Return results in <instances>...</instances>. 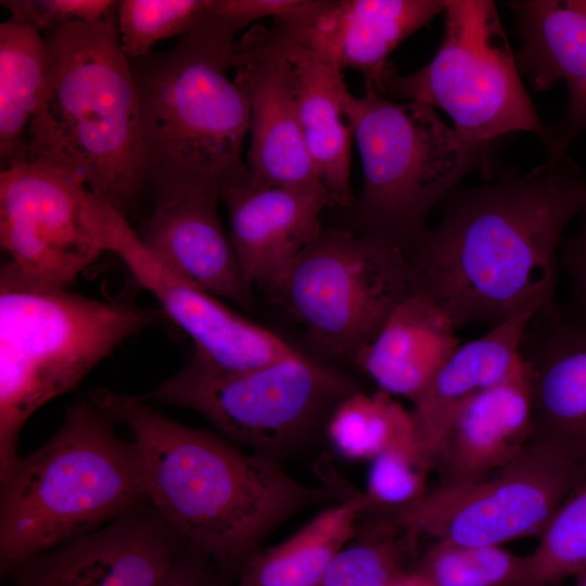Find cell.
I'll return each instance as SVG.
<instances>
[{"label":"cell","mask_w":586,"mask_h":586,"mask_svg":"<svg viewBox=\"0 0 586 586\" xmlns=\"http://www.w3.org/2000/svg\"><path fill=\"white\" fill-rule=\"evenodd\" d=\"M532 434V381L521 369L502 383L462 404L453 416L433 458L441 485L486 476L512 462Z\"/></svg>","instance_id":"obj_21"},{"label":"cell","mask_w":586,"mask_h":586,"mask_svg":"<svg viewBox=\"0 0 586 586\" xmlns=\"http://www.w3.org/2000/svg\"><path fill=\"white\" fill-rule=\"evenodd\" d=\"M455 330L435 302L416 292L392 310L354 364L379 391L413 404L460 345Z\"/></svg>","instance_id":"obj_22"},{"label":"cell","mask_w":586,"mask_h":586,"mask_svg":"<svg viewBox=\"0 0 586 586\" xmlns=\"http://www.w3.org/2000/svg\"><path fill=\"white\" fill-rule=\"evenodd\" d=\"M443 13L444 35L434 58L406 76L392 65L382 95L442 109L459 133L482 143L530 131L548 146L550 127L521 81L495 2L445 0Z\"/></svg>","instance_id":"obj_9"},{"label":"cell","mask_w":586,"mask_h":586,"mask_svg":"<svg viewBox=\"0 0 586 586\" xmlns=\"http://www.w3.org/2000/svg\"><path fill=\"white\" fill-rule=\"evenodd\" d=\"M219 200L189 194L154 203L151 215L136 231L168 271L242 309H251L254 289L220 221Z\"/></svg>","instance_id":"obj_19"},{"label":"cell","mask_w":586,"mask_h":586,"mask_svg":"<svg viewBox=\"0 0 586 586\" xmlns=\"http://www.w3.org/2000/svg\"><path fill=\"white\" fill-rule=\"evenodd\" d=\"M526 559L501 546L434 540L410 572L424 586H511Z\"/></svg>","instance_id":"obj_29"},{"label":"cell","mask_w":586,"mask_h":586,"mask_svg":"<svg viewBox=\"0 0 586 586\" xmlns=\"http://www.w3.org/2000/svg\"><path fill=\"white\" fill-rule=\"evenodd\" d=\"M90 398L69 406L60 429L2 472L3 574L148 505L135 443Z\"/></svg>","instance_id":"obj_4"},{"label":"cell","mask_w":586,"mask_h":586,"mask_svg":"<svg viewBox=\"0 0 586 586\" xmlns=\"http://www.w3.org/2000/svg\"><path fill=\"white\" fill-rule=\"evenodd\" d=\"M220 200L242 272L262 292L322 230L320 215L332 205L322 184L259 188L246 182Z\"/></svg>","instance_id":"obj_18"},{"label":"cell","mask_w":586,"mask_h":586,"mask_svg":"<svg viewBox=\"0 0 586 586\" xmlns=\"http://www.w3.org/2000/svg\"><path fill=\"white\" fill-rule=\"evenodd\" d=\"M577 216L575 231L560 242L559 260L571 282L574 319L586 320V205Z\"/></svg>","instance_id":"obj_34"},{"label":"cell","mask_w":586,"mask_h":586,"mask_svg":"<svg viewBox=\"0 0 586 586\" xmlns=\"http://www.w3.org/2000/svg\"><path fill=\"white\" fill-rule=\"evenodd\" d=\"M532 318L531 315L514 317L481 337L459 345L412 404L410 416L416 440L431 466L458 408L521 369L520 343Z\"/></svg>","instance_id":"obj_23"},{"label":"cell","mask_w":586,"mask_h":586,"mask_svg":"<svg viewBox=\"0 0 586 586\" xmlns=\"http://www.w3.org/2000/svg\"><path fill=\"white\" fill-rule=\"evenodd\" d=\"M335 369L298 349L269 364L231 373L188 362L149 398L191 409L226 438L277 460L304 442L336 404L357 391Z\"/></svg>","instance_id":"obj_10"},{"label":"cell","mask_w":586,"mask_h":586,"mask_svg":"<svg viewBox=\"0 0 586 586\" xmlns=\"http://www.w3.org/2000/svg\"><path fill=\"white\" fill-rule=\"evenodd\" d=\"M409 256L417 292L458 328H495L557 311V255L566 225L586 205V179L566 156L531 174L457 187Z\"/></svg>","instance_id":"obj_1"},{"label":"cell","mask_w":586,"mask_h":586,"mask_svg":"<svg viewBox=\"0 0 586 586\" xmlns=\"http://www.w3.org/2000/svg\"><path fill=\"white\" fill-rule=\"evenodd\" d=\"M230 63L251 112L246 183L322 184L302 136L288 37L280 24H255L245 30L233 46Z\"/></svg>","instance_id":"obj_14"},{"label":"cell","mask_w":586,"mask_h":586,"mask_svg":"<svg viewBox=\"0 0 586 586\" xmlns=\"http://www.w3.org/2000/svg\"><path fill=\"white\" fill-rule=\"evenodd\" d=\"M101 200L75 174L23 158L0 173V246L4 263L36 283L68 289L105 253Z\"/></svg>","instance_id":"obj_12"},{"label":"cell","mask_w":586,"mask_h":586,"mask_svg":"<svg viewBox=\"0 0 586 586\" xmlns=\"http://www.w3.org/2000/svg\"><path fill=\"white\" fill-rule=\"evenodd\" d=\"M327 435L345 459L369 462L393 444L416 437L410 410L385 392L359 390L333 408L327 419Z\"/></svg>","instance_id":"obj_27"},{"label":"cell","mask_w":586,"mask_h":586,"mask_svg":"<svg viewBox=\"0 0 586 586\" xmlns=\"http://www.w3.org/2000/svg\"><path fill=\"white\" fill-rule=\"evenodd\" d=\"M337 496L280 544L255 552L237 573L238 586H317L337 553L354 538L367 512L362 493L331 479Z\"/></svg>","instance_id":"obj_25"},{"label":"cell","mask_w":586,"mask_h":586,"mask_svg":"<svg viewBox=\"0 0 586 586\" xmlns=\"http://www.w3.org/2000/svg\"><path fill=\"white\" fill-rule=\"evenodd\" d=\"M520 355L532 381L528 445L586 474V320L535 315Z\"/></svg>","instance_id":"obj_16"},{"label":"cell","mask_w":586,"mask_h":586,"mask_svg":"<svg viewBox=\"0 0 586 586\" xmlns=\"http://www.w3.org/2000/svg\"><path fill=\"white\" fill-rule=\"evenodd\" d=\"M48 75L25 158L77 175L124 216L145 190L137 86L116 13L43 35Z\"/></svg>","instance_id":"obj_3"},{"label":"cell","mask_w":586,"mask_h":586,"mask_svg":"<svg viewBox=\"0 0 586 586\" xmlns=\"http://www.w3.org/2000/svg\"><path fill=\"white\" fill-rule=\"evenodd\" d=\"M48 63L42 35L13 18L0 24L1 169L25 158L28 131L46 87Z\"/></svg>","instance_id":"obj_26"},{"label":"cell","mask_w":586,"mask_h":586,"mask_svg":"<svg viewBox=\"0 0 586 586\" xmlns=\"http://www.w3.org/2000/svg\"><path fill=\"white\" fill-rule=\"evenodd\" d=\"M586 569V481L558 508L511 586H553Z\"/></svg>","instance_id":"obj_30"},{"label":"cell","mask_w":586,"mask_h":586,"mask_svg":"<svg viewBox=\"0 0 586 586\" xmlns=\"http://www.w3.org/2000/svg\"><path fill=\"white\" fill-rule=\"evenodd\" d=\"M444 10L445 0H320L302 22L277 23L292 40L340 69L357 71L364 91L382 94L390 54Z\"/></svg>","instance_id":"obj_17"},{"label":"cell","mask_w":586,"mask_h":586,"mask_svg":"<svg viewBox=\"0 0 586 586\" xmlns=\"http://www.w3.org/2000/svg\"><path fill=\"white\" fill-rule=\"evenodd\" d=\"M391 586H424L410 571L398 577Z\"/></svg>","instance_id":"obj_36"},{"label":"cell","mask_w":586,"mask_h":586,"mask_svg":"<svg viewBox=\"0 0 586 586\" xmlns=\"http://www.w3.org/2000/svg\"><path fill=\"white\" fill-rule=\"evenodd\" d=\"M129 431L143 468L148 506L187 546L227 575L259 550L280 524L336 497L289 475L277 460L177 422L120 392L89 396Z\"/></svg>","instance_id":"obj_2"},{"label":"cell","mask_w":586,"mask_h":586,"mask_svg":"<svg viewBox=\"0 0 586 586\" xmlns=\"http://www.w3.org/2000/svg\"><path fill=\"white\" fill-rule=\"evenodd\" d=\"M206 0H122L116 26L123 52L129 60L153 52L161 40L189 33Z\"/></svg>","instance_id":"obj_32"},{"label":"cell","mask_w":586,"mask_h":586,"mask_svg":"<svg viewBox=\"0 0 586 586\" xmlns=\"http://www.w3.org/2000/svg\"><path fill=\"white\" fill-rule=\"evenodd\" d=\"M586 474L528 445L506 467L479 480L440 485L386 515L420 537L463 545L501 546L540 535Z\"/></svg>","instance_id":"obj_11"},{"label":"cell","mask_w":586,"mask_h":586,"mask_svg":"<svg viewBox=\"0 0 586 586\" xmlns=\"http://www.w3.org/2000/svg\"><path fill=\"white\" fill-rule=\"evenodd\" d=\"M577 583L576 586H586V569L576 575Z\"/></svg>","instance_id":"obj_37"},{"label":"cell","mask_w":586,"mask_h":586,"mask_svg":"<svg viewBox=\"0 0 586 586\" xmlns=\"http://www.w3.org/2000/svg\"><path fill=\"white\" fill-rule=\"evenodd\" d=\"M433 471L416 437L399 441L370 461L366 491L367 515H386L407 507L428 493Z\"/></svg>","instance_id":"obj_31"},{"label":"cell","mask_w":586,"mask_h":586,"mask_svg":"<svg viewBox=\"0 0 586 586\" xmlns=\"http://www.w3.org/2000/svg\"><path fill=\"white\" fill-rule=\"evenodd\" d=\"M226 576L211 559L182 544L169 570L155 586H226Z\"/></svg>","instance_id":"obj_35"},{"label":"cell","mask_w":586,"mask_h":586,"mask_svg":"<svg viewBox=\"0 0 586 586\" xmlns=\"http://www.w3.org/2000/svg\"><path fill=\"white\" fill-rule=\"evenodd\" d=\"M10 18L40 35L77 23H95L116 13L114 0H1Z\"/></svg>","instance_id":"obj_33"},{"label":"cell","mask_w":586,"mask_h":586,"mask_svg":"<svg viewBox=\"0 0 586 586\" xmlns=\"http://www.w3.org/2000/svg\"><path fill=\"white\" fill-rule=\"evenodd\" d=\"M522 38L515 61L533 87L543 91L564 80L569 102L564 118L550 127L549 163L586 130V0L508 1Z\"/></svg>","instance_id":"obj_20"},{"label":"cell","mask_w":586,"mask_h":586,"mask_svg":"<svg viewBox=\"0 0 586 586\" xmlns=\"http://www.w3.org/2000/svg\"><path fill=\"white\" fill-rule=\"evenodd\" d=\"M231 55L182 36L130 60L137 86L145 190L154 203L189 194L220 199L247 181L251 112L227 73Z\"/></svg>","instance_id":"obj_5"},{"label":"cell","mask_w":586,"mask_h":586,"mask_svg":"<svg viewBox=\"0 0 586 586\" xmlns=\"http://www.w3.org/2000/svg\"><path fill=\"white\" fill-rule=\"evenodd\" d=\"M285 35L305 146L332 205L348 206L353 200L351 151L354 139L344 111L349 91L343 71Z\"/></svg>","instance_id":"obj_24"},{"label":"cell","mask_w":586,"mask_h":586,"mask_svg":"<svg viewBox=\"0 0 586 586\" xmlns=\"http://www.w3.org/2000/svg\"><path fill=\"white\" fill-rule=\"evenodd\" d=\"M165 317L0 270V412L5 446L44 403L73 388L128 339Z\"/></svg>","instance_id":"obj_6"},{"label":"cell","mask_w":586,"mask_h":586,"mask_svg":"<svg viewBox=\"0 0 586 586\" xmlns=\"http://www.w3.org/2000/svg\"><path fill=\"white\" fill-rule=\"evenodd\" d=\"M182 542L144 505L18 566V586H155Z\"/></svg>","instance_id":"obj_15"},{"label":"cell","mask_w":586,"mask_h":586,"mask_svg":"<svg viewBox=\"0 0 586 586\" xmlns=\"http://www.w3.org/2000/svg\"><path fill=\"white\" fill-rule=\"evenodd\" d=\"M344 111L362 166L361 233L409 258L431 212L460 180L475 169L492 173V144L448 127L431 106L373 91L348 93Z\"/></svg>","instance_id":"obj_7"},{"label":"cell","mask_w":586,"mask_h":586,"mask_svg":"<svg viewBox=\"0 0 586 586\" xmlns=\"http://www.w3.org/2000/svg\"><path fill=\"white\" fill-rule=\"evenodd\" d=\"M100 237L137 283L194 346L195 367L215 373L239 372L283 358L297 349L278 334L228 307L222 300L180 279L149 252L128 218L104 203Z\"/></svg>","instance_id":"obj_13"},{"label":"cell","mask_w":586,"mask_h":586,"mask_svg":"<svg viewBox=\"0 0 586 586\" xmlns=\"http://www.w3.org/2000/svg\"><path fill=\"white\" fill-rule=\"evenodd\" d=\"M263 292L303 327L318 351L354 362L417 286L399 249L322 228Z\"/></svg>","instance_id":"obj_8"},{"label":"cell","mask_w":586,"mask_h":586,"mask_svg":"<svg viewBox=\"0 0 586 586\" xmlns=\"http://www.w3.org/2000/svg\"><path fill=\"white\" fill-rule=\"evenodd\" d=\"M359 524L354 538L337 553L317 586H391L410 571L418 536L385 517Z\"/></svg>","instance_id":"obj_28"}]
</instances>
